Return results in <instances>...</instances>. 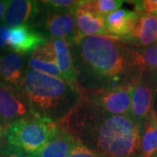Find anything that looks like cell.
I'll return each mask as SVG.
<instances>
[{"mask_svg":"<svg viewBox=\"0 0 157 157\" xmlns=\"http://www.w3.org/2000/svg\"><path fill=\"white\" fill-rule=\"evenodd\" d=\"M60 125L102 157H139L142 126L132 114L112 115L84 99Z\"/></svg>","mask_w":157,"mask_h":157,"instance_id":"1","label":"cell"},{"mask_svg":"<svg viewBox=\"0 0 157 157\" xmlns=\"http://www.w3.org/2000/svg\"><path fill=\"white\" fill-rule=\"evenodd\" d=\"M70 46L80 92L131 83L129 66L134 46L111 35L86 37Z\"/></svg>","mask_w":157,"mask_h":157,"instance_id":"2","label":"cell"},{"mask_svg":"<svg viewBox=\"0 0 157 157\" xmlns=\"http://www.w3.org/2000/svg\"><path fill=\"white\" fill-rule=\"evenodd\" d=\"M21 94L31 111L60 123L75 109L81 99L77 84L26 68Z\"/></svg>","mask_w":157,"mask_h":157,"instance_id":"3","label":"cell"},{"mask_svg":"<svg viewBox=\"0 0 157 157\" xmlns=\"http://www.w3.org/2000/svg\"><path fill=\"white\" fill-rule=\"evenodd\" d=\"M59 124L31 113L8 126L0 135V147L6 145L32 155L41 149L59 133Z\"/></svg>","mask_w":157,"mask_h":157,"instance_id":"4","label":"cell"},{"mask_svg":"<svg viewBox=\"0 0 157 157\" xmlns=\"http://www.w3.org/2000/svg\"><path fill=\"white\" fill-rule=\"evenodd\" d=\"M134 83L109 88L80 92L81 98L101 111L112 115L132 114V94Z\"/></svg>","mask_w":157,"mask_h":157,"instance_id":"5","label":"cell"},{"mask_svg":"<svg viewBox=\"0 0 157 157\" xmlns=\"http://www.w3.org/2000/svg\"><path fill=\"white\" fill-rule=\"evenodd\" d=\"M132 94V115L143 126L147 117L154 109L157 94V73L145 74L134 82Z\"/></svg>","mask_w":157,"mask_h":157,"instance_id":"6","label":"cell"},{"mask_svg":"<svg viewBox=\"0 0 157 157\" xmlns=\"http://www.w3.org/2000/svg\"><path fill=\"white\" fill-rule=\"evenodd\" d=\"M42 26L49 39H64L70 45L79 41L74 12H45Z\"/></svg>","mask_w":157,"mask_h":157,"instance_id":"7","label":"cell"},{"mask_svg":"<svg viewBox=\"0 0 157 157\" xmlns=\"http://www.w3.org/2000/svg\"><path fill=\"white\" fill-rule=\"evenodd\" d=\"M31 113L21 92L0 83V128H6Z\"/></svg>","mask_w":157,"mask_h":157,"instance_id":"8","label":"cell"},{"mask_svg":"<svg viewBox=\"0 0 157 157\" xmlns=\"http://www.w3.org/2000/svg\"><path fill=\"white\" fill-rule=\"evenodd\" d=\"M48 39L33 25H24L11 29L7 45L12 52L22 56L31 55L39 45H44Z\"/></svg>","mask_w":157,"mask_h":157,"instance_id":"9","label":"cell"},{"mask_svg":"<svg viewBox=\"0 0 157 157\" xmlns=\"http://www.w3.org/2000/svg\"><path fill=\"white\" fill-rule=\"evenodd\" d=\"M121 39L136 48L157 45V17L139 13L128 35Z\"/></svg>","mask_w":157,"mask_h":157,"instance_id":"10","label":"cell"},{"mask_svg":"<svg viewBox=\"0 0 157 157\" xmlns=\"http://www.w3.org/2000/svg\"><path fill=\"white\" fill-rule=\"evenodd\" d=\"M39 1L33 0H11L4 18V24L9 28L31 24L37 18L41 11Z\"/></svg>","mask_w":157,"mask_h":157,"instance_id":"11","label":"cell"},{"mask_svg":"<svg viewBox=\"0 0 157 157\" xmlns=\"http://www.w3.org/2000/svg\"><path fill=\"white\" fill-rule=\"evenodd\" d=\"M26 68L25 56L15 52L3 54L0 56V83L21 92Z\"/></svg>","mask_w":157,"mask_h":157,"instance_id":"12","label":"cell"},{"mask_svg":"<svg viewBox=\"0 0 157 157\" xmlns=\"http://www.w3.org/2000/svg\"><path fill=\"white\" fill-rule=\"evenodd\" d=\"M27 68L45 75L64 79L57 65L54 47L51 39H48L44 45H39L29 56Z\"/></svg>","mask_w":157,"mask_h":157,"instance_id":"13","label":"cell"},{"mask_svg":"<svg viewBox=\"0 0 157 157\" xmlns=\"http://www.w3.org/2000/svg\"><path fill=\"white\" fill-rule=\"evenodd\" d=\"M156 73L157 45L145 48L133 47L129 66L130 82L134 83L145 74Z\"/></svg>","mask_w":157,"mask_h":157,"instance_id":"14","label":"cell"},{"mask_svg":"<svg viewBox=\"0 0 157 157\" xmlns=\"http://www.w3.org/2000/svg\"><path fill=\"white\" fill-rule=\"evenodd\" d=\"M60 126L59 133L52 138L45 146L39 151L32 155L30 157H67L72 151L77 140L68 133L66 129Z\"/></svg>","mask_w":157,"mask_h":157,"instance_id":"15","label":"cell"},{"mask_svg":"<svg viewBox=\"0 0 157 157\" xmlns=\"http://www.w3.org/2000/svg\"><path fill=\"white\" fill-rule=\"evenodd\" d=\"M139 15L138 12L128 10H117L105 17L107 35L123 39L131 31L133 23Z\"/></svg>","mask_w":157,"mask_h":157,"instance_id":"16","label":"cell"},{"mask_svg":"<svg viewBox=\"0 0 157 157\" xmlns=\"http://www.w3.org/2000/svg\"><path fill=\"white\" fill-rule=\"evenodd\" d=\"M79 41L86 37L107 35L105 17L76 9L74 11ZM78 41V42H79Z\"/></svg>","mask_w":157,"mask_h":157,"instance_id":"17","label":"cell"},{"mask_svg":"<svg viewBox=\"0 0 157 157\" xmlns=\"http://www.w3.org/2000/svg\"><path fill=\"white\" fill-rule=\"evenodd\" d=\"M51 40L52 41L54 47L58 67L64 79L77 84V72L74 67L70 44L64 39H57Z\"/></svg>","mask_w":157,"mask_h":157,"instance_id":"18","label":"cell"},{"mask_svg":"<svg viewBox=\"0 0 157 157\" xmlns=\"http://www.w3.org/2000/svg\"><path fill=\"white\" fill-rule=\"evenodd\" d=\"M157 153V114L153 109L142 126L139 157H151Z\"/></svg>","mask_w":157,"mask_h":157,"instance_id":"19","label":"cell"},{"mask_svg":"<svg viewBox=\"0 0 157 157\" xmlns=\"http://www.w3.org/2000/svg\"><path fill=\"white\" fill-rule=\"evenodd\" d=\"M123 3V0H83L79 1L77 9L106 17L108 14L120 10Z\"/></svg>","mask_w":157,"mask_h":157,"instance_id":"20","label":"cell"},{"mask_svg":"<svg viewBox=\"0 0 157 157\" xmlns=\"http://www.w3.org/2000/svg\"><path fill=\"white\" fill-rule=\"evenodd\" d=\"M41 9L45 12H74L79 1L78 0H46L39 1Z\"/></svg>","mask_w":157,"mask_h":157,"instance_id":"21","label":"cell"},{"mask_svg":"<svg viewBox=\"0 0 157 157\" xmlns=\"http://www.w3.org/2000/svg\"><path fill=\"white\" fill-rule=\"evenodd\" d=\"M135 6V11L140 14H148L157 17V0L132 1Z\"/></svg>","mask_w":157,"mask_h":157,"instance_id":"22","label":"cell"},{"mask_svg":"<svg viewBox=\"0 0 157 157\" xmlns=\"http://www.w3.org/2000/svg\"><path fill=\"white\" fill-rule=\"evenodd\" d=\"M67 157H102L95 151L77 141L72 151Z\"/></svg>","mask_w":157,"mask_h":157,"instance_id":"23","label":"cell"},{"mask_svg":"<svg viewBox=\"0 0 157 157\" xmlns=\"http://www.w3.org/2000/svg\"><path fill=\"white\" fill-rule=\"evenodd\" d=\"M0 154L2 157H30L28 155L6 145L0 147Z\"/></svg>","mask_w":157,"mask_h":157,"instance_id":"24","label":"cell"},{"mask_svg":"<svg viewBox=\"0 0 157 157\" xmlns=\"http://www.w3.org/2000/svg\"><path fill=\"white\" fill-rule=\"evenodd\" d=\"M11 33V29L6 25H0V49L5 48Z\"/></svg>","mask_w":157,"mask_h":157,"instance_id":"25","label":"cell"},{"mask_svg":"<svg viewBox=\"0 0 157 157\" xmlns=\"http://www.w3.org/2000/svg\"><path fill=\"white\" fill-rule=\"evenodd\" d=\"M8 5H9L8 0H0V23L4 21Z\"/></svg>","mask_w":157,"mask_h":157,"instance_id":"26","label":"cell"},{"mask_svg":"<svg viewBox=\"0 0 157 157\" xmlns=\"http://www.w3.org/2000/svg\"><path fill=\"white\" fill-rule=\"evenodd\" d=\"M151 157H157V153H156V154H155V155H153V156H151Z\"/></svg>","mask_w":157,"mask_h":157,"instance_id":"27","label":"cell"},{"mask_svg":"<svg viewBox=\"0 0 157 157\" xmlns=\"http://www.w3.org/2000/svg\"><path fill=\"white\" fill-rule=\"evenodd\" d=\"M155 112H156V114H157V106H156V109H155Z\"/></svg>","mask_w":157,"mask_h":157,"instance_id":"28","label":"cell"},{"mask_svg":"<svg viewBox=\"0 0 157 157\" xmlns=\"http://www.w3.org/2000/svg\"><path fill=\"white\" fill-rule=\"evenodd\" d=\"M0 157H2V155H1V154H0Z\"/></svg>","mask_w":157,"mask_h":157,"instance_id":"29","label":"cell"}]
</instances>
